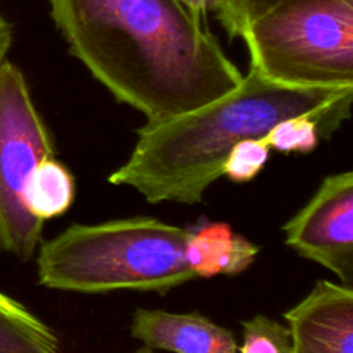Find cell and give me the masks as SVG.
<instances>
[{"mask_svg": "<svg viewBox=\"0 0 353 353\" xmlns=\"http://www.w3.org/2000/svg\"><path fill=\"white\" fill-rule=\"evenodd\" d=\"M48 7L69 52L147 123L199 109L243 79L178 0H48Z\"/></svg>", "mask_w": 353, "mask_h": 353, "instance_id": "1", "label": "cell"}, {"mask_svg": "<svg viewBox=\"0 0 353 353\" xmlns=\"http://www.w3.org/2000/svg\"><path fill=\"white\" fill-rule=\"evenodd\" d=\"M353 88H307L271 81L250 68L219 99L162 123H145L131 155L109 183L131 186L147 202L195 205L223 178L224 159L245 138H261L279 121L319 117L330 134L350 119Z\"/></svg>", "mask_w": 353, "mask_h": 353, "instance_id": "2", "label": "cell"}, {"mask_svg": "<svg viewBox=\"0 0 353 353\" xmlns=\"http://www.w3.org/2000/svg\"><path fill=\"white\" fill-rule=\"evenodd\" d=\"M188 230L154 217L72 224L37 250L38 283L72 293H168L195 279L185 257Z\"/></svg>", "mask_w": 353, "mask_h": 353, "instance_id": "3", "label": "cell"}, {"mask_svg": "<svg viewBox=\"0 0 353 353\" xmlns=\"http://www.w3.org/2000/svg\"><path fill=\"white\" fill-rule=\"evenodd\" d=\"M240 38L250 68L271 81L353 88V0H279Z\"/></svg>", "mask_w": 353, "mask_h": 353, "instance_id": "4", "label": "cell"}, {"mask_svg": "<svg viewBox=\"0 0 353 353\" xmlns=\"http://www.w3.org/2000/svg\"><path fill=\"white\" fill-rule=\"evenodd\" d=\"M55 155L54 140L37 109L23 71L0 62V250L30 261L41 243L43 223L23 203L28 176Z\"/></svg>", "mask_w": 353, "mask_h": 353, "instance_id": "5", "label": "cell"}, {"mask_svg": "<svg viewBox=\"0 0 353 353\" xmlns=\"http://www.w3.org/2000/svg\"><path fill=\"white\" fill-rule=\"evenodd\" d=\"M283 231L295 254L353 286V172L326 176Z\"/></svg>", "mask_w": 353, "mask_h": 353, "instance_id": "6", "label": "cell"}, {"mask_svg": "<svg viewBox=\"0 0 353 353\" xmlns=\"http://www.w3.org/2000/svg\"><path fill=\"white\" fill-rule=\"evenodd\" d=\"M292 353H353V288L317 281L309 295L285 312Z\"/></svg>", "mask_w": 353, "mask_h": 353, "instance_id": "7", "label": "cell"}, {"mask_svg": "<svg viewBox=\"0 0 353 353\" xmlns=\"http://www.w3.org/2000/svg\"><path fill=\"white\" fill-rule=\"evenodd\" d=\"M131 336L152 350L171 353H238L234 334L202 314L134 310Z\"/></svg>", "mask_w": 353, "mask_h": 353, "instance_id": "8", "label": "cell"}, {"mask_svg": "<svg viewBox=\"0 0 353 353\" xmlns=\"http://www.w3.org/2000/svg\"><path fill=\"white\" fill-rule=\"evenodd\" d=\"M261 248L226 223H205L188 230L185 257L195 278L236 276L247 271Z\"/></svg>", "mask_w": 353, "mask_h": 353, "instance_id": "9", "label": "cell"}, {"mask_svg": "<svg viewBox=\"0 0 353 353\" xmlns=\"http://www.w3.org/2000/svg\"><path fill=\"white\" fill-rule=\"evenodd\" d=\"M74 200V178L55 157L45 159L33 169L23 188V203L34 219H55L68 212Z\"/></svg>", "mask_w": 353, "mask_h": 353, "instance_id": "10", "label": "cell"}, {"mask_svg": "<svg viewBox=\"0 0 353 353\" xmlns=\"http://www.w3.org/2000/svg\"><path fill=\"white\" fill-rule=\"evenodd\" d=\"M0 353H62V348L43 321L0 292Z\"/></svg>", "mask_w": 353, "mask_h": 353, "instance_id": "11", "label": "cell"}, {"mask_svg": "<svg viewBox=\"0 0 353 353\" xmlns=\"http://www.w3.org/2000/svg\"><path fill=\"white\" fill-rule=\"evenodd\" d=\"M323 137H331L323 121L310 114H300L276 123L262 138L271 150L281 154H310Z\"/></svg>", "mask_w": 353, "mask_h": 353, "instance_id": "12", "label": "cell"}, {"mask_svg": "<svg viewBox=\"0 0 353 353\" xmlns=\"http://www.w3.org/2000/svg\"><path fill=\"white\" fill-rule=\"evenodd\" d=\"M243 343L238 353H292V334L288 326L257 314L241 323Z\"/></svg>", "mask_w": 353, "mask_h": 353, "instance_id": "13", "label": "cell"}, {"mask_svg": "<svg viewBox=\"0 0 353 353\" xmlns=\"http://www.w3.org/2000/svg\"><path fill=\"white\" fill-rule=\"evenodd\" d=\"M271 157V148L264 138H245L234 145L224 159L223 176L234 183H248L261 174Z\"/></svg>", "mask_w": 353, "mask_h": 353, "instance_id": "14", "label": "cell"}, {"mask_svg": "<svg viewBox=\"0 0 353 353\" xmlns=\"http://www.w3.org/2000/svg\"><path fill=\"white\" fill-rule=\"evenodd\" d=\"M278 2L279 0H223V7L216 16L228 37L240 38L241 31L252 19Z\"/></svg>", "mask_w": 353, "mask_h": 353, "instance_id": "15", "label": "cell"}, {"mask_svg": "<svg viewBox=\"0 0 353 353\" xmlns=\"http://www.w3.org/2000/svg\"><path fill=\"white\" fill-rule=\"evenodd\" d=\"M178 2H181L193 16L202 21L207 14H217L223 7V0H178Z\"/></svg>", "mask_w": 353, "mask_h": 353, "instance_id": "16", "label": "cell"}, {"mask_svg": "<svg viewBox=\"0 0 353 353\" xmlns=\"http://www.w3.org/2000/svg\"><path fill=\"white\" fill-rule=\"evenodd\" d=\"M12 45V26L0 16V62L7 59Z\"/></svg>", "mask_w": 353, "mask_h": 353, "instance_id": "17", "label": "cell"}, {"mask_svg": "<svg viewBox=\"0 0 353 353\" xmlns=\"http://www.w3.org/2000/svg\"><path fill=\"white\" fill-rule=\"evenodd\" d=\"M137 353H155V352L152 350V348H148V347H143V348H140V350H138Z\"/></svg>", "mask_w": 353, "mask_h": 353, "instance_id": "18", "label": "cell"}]
</instances>
